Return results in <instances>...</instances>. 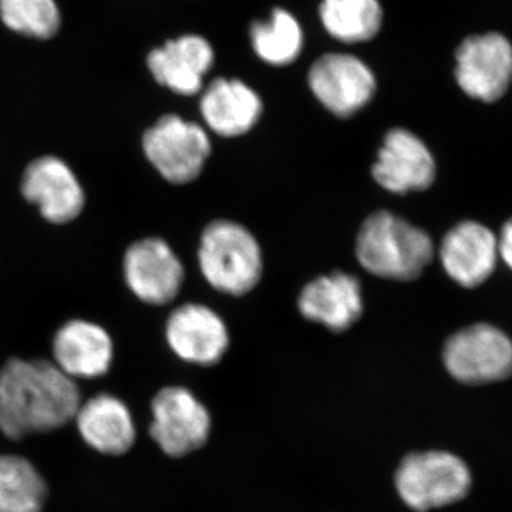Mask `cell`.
Segmentation results:
<instances>
[{"label":"cell","instance_id":"obj_1","mask_svg":"<svg viewBox=\"0 0 512 512\" xmlns=\"http://www.w3.org/2000/svg\"><path fill=\"white\" fill-rule=\"evenodd\" d=\"M83 390L50 357H9L0 366V431L8 439L66 426L74 420Z\"/></svg>","mask_w":512,"mask_h":512},{"label":"cell","instance_id":"obj_2","mask_svg":"<svg viewBox=\"0 0 512 512\" xmlns=\"http://www.w3.org/2000/svg\"><path fill=\"white\" fill-rule=\"evenodd\" d=\"M433 254V242L423 229L389 211L370 215L357 235L356 256L360 265L380 278H419Z\"/></svg>","mask_w":512,"mask_h":512},{"label":"cell","instance_id":"obj_3","mask_svg":"<svg viewBox=\"0 0 512 512\" xmlns=\"http://www.w3.org/2000/svg\"><path fill=\"white\" fill-rule=\"evenodd\" d=\"M197 259L205 281L229 295H245L261 279V248L254 235L237 222L208 224L200 237Z\"/></svg>","mask_w":512,"mask_h":512},{"label":"cell","instance_id":"obj_4","mask_svg":"<svg viewBox=\"0 0 512 512\" xmlns=\"http://www.w3.org/2000/svg\"><path fill=\"white\" fill-rule=\"evenodd\" d=\"M144 160L171 187H184L200 177L211 154L204 128L177 113L157 117L141 134Z\"/></svg>","mask_w":512,"mask_h":512},{"label":"cell","instance_id":"obj_5","mask_svg":"<svg viewBox=\"0 0 512 512\" xmlns=\"http://www.w3.org/2000/svg\"><path fill=\"white\" fill-rule=\"evenodd\" d=\"M471 484L470 468L447 451L409 454L396 474L397 493L419 512L458 503L470 493Z\"/></svg>","mask_w":512,"mask_h":512},{"label":"cell","instance_id":"obj_6","mask_svg":"<svg viewBox=\"0 0 512 512\" xmlns=\"http://www.w3.org/2000/svg\"><path fill=\"white\" fill-rule=\"evenodd\" d=\"M121 275L127 291L141 305L164 309L183 292L185 265L167 239L146 237L131 242L121 259Z\"/></svg>","mask_w":512,"mask_h":512},{"label":"cell","instance_id":"obj_7","mask_svg":"<svg viewBox=\"0 0 512 512\" xmlns=\"http://www.w3.org/2000/svg\"><path fill=\"white\" fill-rule=\"evenodd\" d=\"M20 195L43 221L66 227L83 214L86 191L72 165L55 154L33 158L20 177Z\"/></svg>","mask_w":512,"mask_h":512},{"label":"cell","instance_id":"obj_8","mask_svg":"<svg viewBox=\"0 0 512 512\" xmlns=\"http://www.w3.org/2000/svg\"><path fill=\"white\" fill-rule=\"evenodd\" d=\"M443 359L458 382H501L512 376V340L503 330L480 323L454 333L444 346Z\"/></svg>","mask_w":512,"mask_h":512},{"label":"cell","instance_id":"obj_9","mask_svg":"<svg viewBox=\"0 0 512 512\" xmlns=\"http://www.w3.org/2000/svg\"><path fill=\"white\" fill-rule=\"evenodd\" d=\"M151 414V437L167 456H187L204 446L210 436L207 407L183 386L158 390L151 400Z\"/></svg>","mask_w":512,"mask_h":512},{"label":"cell","instance_id":"obj_10","mask_svg":"<svg viewBox=\"0 0 512 512\" xmlns=\"http://www.w3.org/2000/svg\"><path fill=\"white\" fill-rule=\"evenodd\" d=\"M50 359L77 382H100L109 376L116 360V343L96 320L72 318L56 329Z\"/></svg>","mask_w":512,"mask_h":512},{"label":"cell","instance_id":"obj_11","mask_svg":"<svg viewBox=\"0 0 512 512\" xmlns=\"http://www.w3.org/2000/svg\"><path fill=\"white\" fill-rule=\"evenodd\" d=\"M458 86L473 99L494 103L512 82V45L500 33L467 37L456 52Z\"/></svg>","mask_w":512,"mask_h":512},{"label":"cell","instance_id":"obj_12","mask_svg":"<svg viewBox=\"0 0 512 512\" xmlns=\"http://www.w3.org/2000/svg\"><path fill=\"white\" fill-rule=\"evenodd\" d=\"M163 338L175 356L192 365L212 366L227 352V326L208 306L185 302L165 315Z\"/></svg>","mask_w":512,"mask_h":512},{"label":"cell","instance_id":"obj_13","mask_svg":"<svg viewBox=\"0 0 512 512\" xmlns=\"http://www.w3.org/2000/svg\"><path fill=\"white\" fill-rule=\"evenodd\" d=\"M308 80L316 99L342 119L362 110L376 92L372 70L356 56L345 53L319 57L309 70Z\"/></svg>","mask_w":512,"mask_h":512},{"label":"cell","instance_id":"obj_14","mask_svg":"<svg viewBox=\"0 0 512 512\" xmlns=\"http://www.w3.org/2000/svg\"><path fill=\"white\" fill-rule=\"evenodd\" d=\"M373 177L394 194L427 190L436 178V163L429 148L404 128H393L384 137Z\"/></svg>","mask_w":512,"mask_h":512},{"label":"cell","instance_id":"obj_15","mask_svg":"<svg viewBox=\"0 0 512 512\" xmlns=\"http://www.w3.org/2000/svg\"><path fill=\"white\" fill-rule=\"evenodd\" d=\"M440 259L454 282L476 288L493 275L498 259L497 238L478 222H461L441 242Z\"/></svg>","mask_w":512,"mask_h":512},{"label":"cell","instance_id":"obj_16","mask_svg":"<svg viewBox=\"0 0 512 512\" xmlns=\"http://www.w3.org/2000/svg\"><path fill=\"white\" fill-rule=\"evenodd\" d=\"M212 63L214 50L210 43L195 35L170 40L147 57L148 70L158 86L180 96L201 92Z\"/></svg>","mask_w":512,"mask_h":512},{"label":"cell","instance_id":"obj_17","mask_svg":"<svg viewBox=\"0 0 512 512\" xmlns=\"http://www.w3.org/2000/svg\"><path fill=\"white\" fill-rule=\"evenodd\" d=\"M74 421L82 439L106 456H123L136 441L130 409L113 393L99 392L84 400Z\"/></svg>","mask_w":512,"mask_h":512},{"label":"cell","instance_id":"obj_18","mask_svg":"<svg viewBox=\"0 0 512 512\" xmlns=\"http://www.w3.org/2000/svg\"><path fill=\"white\" fill-rule=\"evenodd\" d=\"M298 306L306 319L343 332L362 316V288L355 276L333 272L309 282L299 296Z\"/></svg>","mask_w":512,"mask_h":512},{"label":"cell","instance_id":"obj_19","mask_svg":"<svg viewBox=\"0 0 512 512\" xmlns=\"http://www.w3.org/2000/svg\"><path fill=\"white\" fill-rule=\"evenodd\" d=\"M200 111L215 134L239 137L261 119L262 100L241 80L220 77L202 92Z\"/></svg>","mask_w":512,"mask_h":512},{"label":"cell","instance_id":"obj_20","mask_svg":"<svg viewBox=\"0 0 512 512\" xmlns=\"http://www.w3.org/2000/svg\"><path fill=\"white\" fill-rule=\"evenodd\" d=\"M47 485L26 458L0 456V512H42Z\"/></svg>","mask_w":512,"mask_h":512},{"label":"cell","instance_id":"obj_21","mask_svg":"<svg viewBox=\"0 0 512 512\" xmlns=\"http://www.w3.org/2000/svg\"><path fill=\"white\" fill-rule=\"evenodd\" d=\"M320 19L340 42L362 43L379 33L383 12L379 0H323Z\"/></svg>","mask_w":512,"mask_h":512},{"label":"cell","instance_id":"obj_22","mask_svg":"<svg viewBox=\"0 0 512 512\" xmlns=\"http://www.w3.org/2000/svg\"><path fill=\"white\" fill-rule=\"evenodd\" d=\"M251 42L256 55L274 66L295 62L301 53L303 33L298 20L288 10L275 9L266 22H255Z\"/></svg>","mask_w":512,"mask_h":512},{"label":"cell","instance_id":"obj_23","mask_svg":"<svg viewBox=\"0 0 512 512\" xmlns=\"http://www.w3.org/2000/svg\"><path fill=\"white\" fill-rule=\"evenodd\" d=\"M0 18L13 32L33 39H50L60 28L55 0H0Z\"/></svg>","mask_w":512,"mask_h":512},{"label":"cell","instance_id":"obj_24","mask_svg":"<svg viewBox=\"0 0 512 512\" xmlns=\"http://www.w3.org/2000/svg\"><path fill=\"white\" fill-rule=\"evenodd\" d=\"M498 241V255L504 259L505 264L512 269V220L508 221L501 229Z\"/></svg>","mask_w":512,"mask_h":512}]
</instances>
